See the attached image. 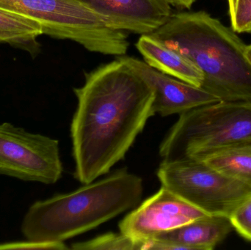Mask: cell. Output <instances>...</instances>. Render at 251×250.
<instances>
[{"instance_id": "1", "label": "cell", "mask_w": 251, "mask_h": 250, "mask_svg": "<svg viewBox=\"0 0 251 250\" xmlns=\"http://www.w3.org/2000/svg\"><path fill=\"white\" fill-rule=\"evenodd\" d=\"M74 91L78 101L71 125L75 176L88 184L125 158L154 115V92L124 57L86 73L85 84Z\"/></svg>"}, {"instance_id": "2", "label": "cell", "mask_w": 251, "mask_h": 250, "mask_svg": "<svg viewBox=\"0 0 251 250\" xmlns=\"http://www.w3.org/2000/svg\"><path fill=\"white\" fill-rule=\"evenodd\" d=\"M150 34L197 66L202 89L221 101L251 102L248 45L232 29L206 12H184L171 14Z\"/></svg>"}, {"instance_id": "3", "label": "cell", "mask_w": 251, "mask_h": 250, "mask_svg": "<svg viewBox=\"0 0 251 250\" xmlns=\"http://www.w3.org/2000/svg\"><path fill=\"white\" fill-rule=\"evenodd\" d=\"M143 194L141 178L119 170L74 192L34 203L24 217L22 234L30 242L64 243L134 208Z\"/></svg>"}, {"instance_id": "4", "label": "cell", "mask_w": 251, "mask_h": 250, "mask_svg": "<svg viewBox=\"0 0 251 250\" xmlns=\"http://www.w3.org/2000/svg\"><path fill=\"white\" fill-rule=\"evenodd\" d=\"M179 115L159 146L163 160H202L251 143V102L218 101Z\"/></svg>"}, {"instance_id": "5", "label": "cell", "mask_w": 251, "mask_h": 250, "mask_svg": "<svg viewBox=\"0 0 251 250\" xmlns=\"http://www.w3.org/2000/svg\"><path fill=\"white\" fill-rule=\"evenodd\" d=\"M0 9L32 19L44 34L75 41L92 52L123 55L129 45L125 31L109 26L79 0H0Z\"/></svg>"}, {"instance_id": "6", "label": "cell", "mask_w": 251, "mask_h": 250, "mask_svg": "<svg viewBox=\"0 0 251 250\" xmlns=\"http://www.w3.org/2000/svg\"><path fill=\"white\" fill-rule=\"evenodd\" d=\"M162 186L209 215L228 216L251 195V186L196 159L163 160Z\"/></svg>"}, {"instance_id": "7", "label": "cell", "mask_w": 251, "mask_h": 250, "mask_svg": "<svg viewBox=\"0 0 251 250\" xmlns=\"http://www.w3.org/2000/svg\"><path fill=\"white\" fill-rule=\"evenodd\" d=\"M62 173L57 139L30 133L11 123L0 125V174L53 184Z\"/></svg>"}, {"instance_id": "8", "label": "cell", "mask_w": 251, "mask_h": 250, "mask_svg": "<svg viewBox=\"0 0 251 250\" xmlns=\"http://www.w3.org/2000/svg\"><path fill=\"white\" fill-rule=\"evenodd\" d=\"M206 215L209 214L162 186L155 195L123 219L119 230L140 243Z\"/></svg>"}, {"instance_id": "9", "label": "cell", "mask_w": 251, "mask_h": 250, "mask_svg": "<svg viewBox=\"0 0 251 250\" xmlns=\"http://www.w3.org/2000/svg\"><path fill=\"white\" fill-rule=\"evenodd\" d=\"M151 85L153 92V114L162 117L181 114L192 109L218 102L217 97L202 89L176 78L165 74L146 62L131 57H124Z\"/></svg>"}, {"instance_id": "10", "label": "cell", "mask_w": 251, "mask_h": 250, "mask_svg": "<svg viewBox=\"0 0 251 250\" xmlns=\"http://www.w3.org/2000/svg\"><path fill=\"white\" fill-rule=\"evenodd\" d=\"M104 18L113 29L150 34L171 16L165 0H79Z\"/></svg>"}, {"instance_id": "11", "label": "cell", "mask_w": 251, "mask_h": 250, "mask_svg": "<svg viewBox=\"0 0 251 250\" xmlns=\"http://www.w3.org/2000/svg\"><path fill=\"white\" fill-rule=\"evenodd\" d=\"M228 216L206 215L152 240L174 243L179 250H212L232 231Z\"/></svg>"}, {"instance_id": "12", "label": "cell", "mask_w": 251, "mask_h": 250, "mask_svg": "<svg viewBox=\"0 0 251 250\" xmlns=\"http://www.w3.org/2000/svg\"><path fill=\"white\" fill-rule=\"evenodd\" d=\"M136 47L145 62L153 68L195 86L201 85L203 76L197 66L151 34L142 35Z\"/></svg>"}, {"instance_id": "13", "label": "cell", "mask_w": 251, "mask_h": 250, "mask_svg": "<svg viewBox=\"0 0 251 250\" xmlns=\"http://www.w3.org/2000/svg\"><path fill=\"white\" fill-rule=\"evenodd\" d=\"M200 161L251 186V143L221 150Z\"/></svg>"}, {"instance_id": "14", "label": "cell", "mask_w": 251, "mask_h": 250, "mask_svg": "<svg viewBox=\"0 0 251 250\" xmlns=\"http://www.w3.org/2000/svg\"><path fill=\"white\" fill-rule=\"evenodd\" d=\"M44 34L38 22L26 16L0 9V42L26 45Z\"/></svg>"}, {"instance_id": "15", "label": "cell", "mask_w": 251, "mask_h": 250, "mask_svg": "<svg viewBox=\"0 0 251 250\" xmlns=\"http://www.w3.org/2000/svg\"><path fill=\"white\" fill-rule=\"evenodd\" d=\"M71 249L75 250H140V243L123 233H107L91 240L75 243Z\"/></svg>"}, {"instance_id": "16", "label": "cell", "mask_w": 251, "mask_h": 250, "mask_svg": "<svg viewBox=\"0 0 251 250\" xmlns=\"http://www.w3.org/2000/svg\"><path fill=\"white\" fill-rule=\"evenodd\" d=\"M231 29L236 33L247 32L251 26V0H228Z\"/></svg>"}, {"instance_id": "17", "label": "cell", "mask_w": 251, "mask_h": 250, "mask_svg": "<svg viewBox=\"0 0 251 250\" xmlns=\"http://www.w3.org/2000/svg\"><path fill=\"white\" fill-rule=\"evenodd\" d=\"M229 218L237 233L251 242V195L232 211Z\"/></svg>"}, {"instance_id": "18", "label": "cell", "mask_w": 251, "mask_h": 250, "mask_svg": "<svg viewBox=\"0 0 251 250\" xmlns=\"http://www.w3.org/2000/svg\"><path fill=\"white\" fill-rule=\"evenodd\" d=\"M16 249H47L68 250L69 248L64 243H39V242H14L0 245V250Z\"/></svg>"}, {"instance_id": "19", "label": "cell", "mask_w": 251, "mask_h": 250, "mask_svg": "<svg viewBox=\"0 0 251 250\" xmlns=\"http://www.w3.org/2000/svg\"><path fill=\"white\" fill-rule=\"evenodd\" d=\"M170 5L180 8L190 9L196 0H165Z\"/></svg>"}, {"instance_id": "20", "label": "cell", "mask_w": 251, "mask_h": 250, "mask_svg": "<svg viewBox=\"0 0 251 250\" xmlns=\"http://www.w3.org/2000/svg\"><path fill=\"white\" fill-rule=\"evenodd\" d=\"M246 54H247L248 58L249 59L251 63V45H248Z\"/></svg>"}, {"instance_id": "21", "label": "cell", "mask_w": 251, "mask_h": 250, "mask_svg": "<svg viewBox=\"0 0 251 250\" xmlns=\"http://www.w3.org/2000/svg\"><path fill=\"white\" fill-rule=\"evenodd\" d=\"M247 32H248V33L251 34V26H250V27H249V29H248Z\"/></svg>"}]
</instances>
